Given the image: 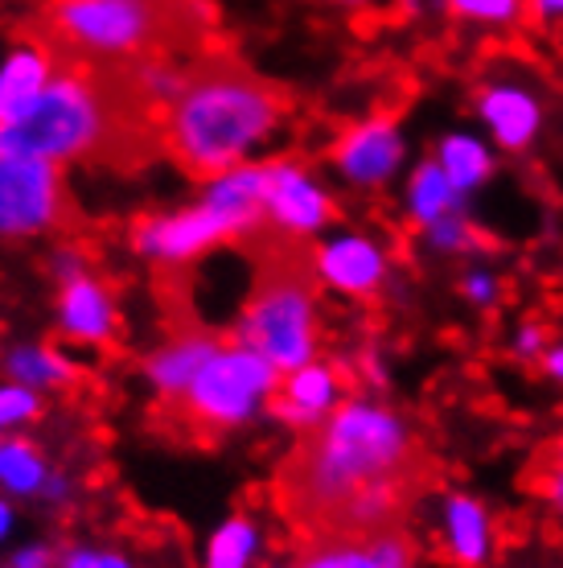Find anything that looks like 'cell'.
Wrapping results in <instances>:
<instances>
[{"mask_svg": "<svg viewBox=\"0 0 563 568\" xmlns=\"http://www.w3.org/2000/svg\"><path fill=\"white\" fill-rule=\"evenodd\" d=\"M58 329H62V338L86 342V346L112 342L115 338L112 293L99 281H91V276H79V281L62 284V297H58Z\"/></svg>", "mask_w": 563, "mask_h": 568, "instance_id": "cell-17", "label": "cell"}, {"mask_svg": "<svg viewBox=\"0 0 563 568\" xmlns=\"http://www.w3.org/2000/svg\"><path fill=\"white\" fill-rule=\"evenodd\" d=\"M543 495H547L551 511L563 519V469H547V483H543Z\"/></svg>", "mask_w": 563, "mask_h": 568, "instance_id": "cell-30", "label": "cell"}, {"mask_svg": "<svg viewBox=\"0 0 563 568\" xmlns=\"http://www.w3.org/2000/svg\"><path fill=\"white\" fill-rule=\"evenodd\" d=\"M329 156H334V170L350 185L375 190L391 182L403 165V132L391 115H370L341 132Z\"/></svg>", "mask_w": 563, "mask_h": 568, "instance_id": "cell-11", "label": "cell"}, {"mask_svg": "<svg viewBox=\"0 0 563 568\" xmlns=\"http://www.w3.org/2000/svg\"><path fill=\"white\" fill-rule=\"evenodd\" d=\"M313 268H317V281L329 284L341 297L375 301L391 276V260H387V247L379 240L358 235V231H341L334 240H325L321 247H313Z\"/></svg>", "mask_w": 563, "mask_h": 568, "instance_id": "cell-10", "label": "cell"}, {"mask_svg": "<svg viewBox=\"0 0 563 568\" xmlns=\"http://www.w3.org/2000/svg\"><path fill=\"white\" fill-rule=\"evenodd\" d=\"M461 199H465V194L449 182V173L440 170L437 156L416 165V173H411V182H408V214L420 231H428L432 223L461 211Z\"/></svg>", "mask_w": 563, "mask_h": 568, "instance_id": "cell-19", "label": "cell"}, {"mask_svg": "<svg viewBox=\"0 0 563 568\" xmlns=\"http://www.w3.org/2000/svg\"><path fill=\"white\" fill-rule=\"evenodd\" d=\"M58 54L45 38H29L25 45H17L13 54L0 62V120H13L38 100L45 83L54 79Z\"/></svg>", "mask_w": 563, "mask_h": 568, "instance_id": "cell-18", "label": "cell"}, {"mask_svg": "<svg viewBox=\"0 0 563 568\" xmlns=\"http://www.w3.org/2000/svg\"><path fill=\"white\" fill-rule=\"evenodd\" d=\"M437 161L461 194L478 190V185L493 173V153L485 149V141L469 136V132H449L437 149Z\"/></svg>", "mask_w": 563, "mask_h": 568, "instance_id": "cell-21", "label": "cell"}, {"mask_svg": "<svg viewBox=\"0 0 563 568\" xmlns=\"http://www.w3.org/2000/svg\"><path fill=\"white\" fill-rule=\"evenodd\" d=\"M334 223V199L293 156L268 161V227L288 240H309Z\"/></svg>", "mask_w": 563, "mask_h": 568, "instance_id": "cell-9", "label": "cell"}, {"mask_svg": "<svg viewBox=\"0 0 563 568\" xmlns=\"http://www.w3.org/2000/svg\"><path fill=\"white\" fill-rule=\"evenodd\" d=\"M423 235H428V243H432L437 252H449V256H461V252H478V247H485V240L469 227V219L461 211L449 214V219H440V223H432Z\"/></svg>", "mask_w": 563, "mask_h": 568, "instance_id": "cell-26", "label": "cell"}, {"mask_svg": "<svg viewBox=\"0 0 563 568\" xmlns=\"http://www.w3.org/2000/svg\"><path fill=\"white\" fill-rule=\"evenodd\" d=\"M255 552H259V527H255V519L252 515H231L226 524L214 527L202 565L206 568H252Z\"/></svg>", "mask_w": 563, "mask_h": 568, "instance_id": "cell-22", "label": "cell"}, {"mask_svg": "<svg viewBox=\"0 0 563 568\" xmlns=\"http://www.w3.org/2000/svg\"><path fill=\"white\" fill-rule=\"evenodd\" d=\"M218 243H235V231L206 202H197L182 214H149V219H136V227H132V247L170 268L194 264Z\"/></svg>", "mask_w": 563, "mask_h": 568, "instance_id": "cell-8", "label": "cell"}, {"mask_svg": "<svg viewBox=\"0 0 563 568\" xmlns=\"http://www.w3.org/2000/svg\"><path fill=\"white\" fill-rule=\"evenodd\" d=\"M218 346H223V338H214L211 329L197 326L194 317H190L161 351H153V355L144 358V379L153 384L156 404H170V399L182 396L185 387H190V379L202 371V363H206Z\"/></svg>", "mask_w": 563, "mask_h": 568, "instance_id": "cell-15", "label": "cell"}, {"mask_svg": "<svg viewBox=\"0 0 563 568\" xmlns=\"http://www.w3.org/2000/svg\"><path fill=\"white\" fill-rule=\"evenodd\" d=\"M4 371H9V379L25 387H71L79 384V367H74L71 358H62L54 346H13L9 355H4Z\"/></svg>", "mask_w": 563, "mask_h": 568, "instance_id": "cell-20", "label": "cell"}, {"mask_svg": "<svg viewBox=\"0 0 563 568\" xmlns=\"http://www.w3.org/2000/svg\"><path fill=\"white\" fill-rule=\"evenodd\" d=\"M54 54V79L42 95L0 120V153L115 173L153 165L165 153V108L144 91L136 62Z\"/></svg>", "mask_w": 563, "mask_h": 568, "instance_id": "cell-2", "label": "cell"}, {"mask_svg": "<svg viewBox=\"0 0 563 568\" xmlns=\"http://www.w3.org/2000/svg\"><path fill=\"white\" fill-rule=\"evenodd\" d=\"M83 214L62 165L45 156L0 153V240H38V235H74Z\"/></svg>", "mask_w": 563, "mask_h": 568, "instance_id": "cell-7", "label": "cell"}, {"mask_svg": "<svg viewBox=\"0 0 563 568\" xmlns=\"http://www.w3.org/2000/svg\"><path fill=\"white\" fill-rule=\"evenodd\" d=\"M50 478L42 454L29 440H0V486L13 495H38Z\"/></svg>", "mask_w": 563, "mask_h": 568, "instance_id": "cell-23", "label": "cell"}, {"mask_svg": "<svg viewBox=\"0 0 563 568\" xmlns=\"http://www.w3.org/2000/svg\"><path fill=\"white\" fill-rule=\"evenodd\" d=\"M54 272L62 276V284H71V281H79V276H86L83 252H79V247H62V252L54 256Z\"/></svg>", "mask_w": 563, "mask_h": 568, "instance_id": "cell-28", "label": "cell"}, {"mask_svg": "<svg viewBox=\"0 0 563 568\" xmlns=\"http://www.w3.org/2000/svg\"><path fill=\"white\" fill-rule=\"evenodd\" d=\"M99 568H132L124 560V556H103V560H99Z\"/></svg>", "mask_w": 563, "mask_h": 568, "instance_id": "cell-36", "label": "cell"}, {"mask_svg": "<svg viewBox=\"0 0 563 568\" xmlns=\"http://www.w3.org/2000/svg\"><path fill=\"white\" fill-rule=\"evenodd\" d=\"M346 399V375L334 363L313 358L305 367L280 375V384L268 399V413L288 425L293 433H309Z\"/></svg>", "mask_w": 563, "mask_h": 568, "instance_id": "cell-12", "label": "cell"}, {"mask_svg": "<svg viewBox=\"0 0 563 568\" xmlns=\"http://www.w3.org/2000/svg\"><path fill=\"white\" fill-rule=\"evenodd\" d=\"M444 4L457 21L469 26H510L526 9V0H444Z\"/></svg>", "mask_w": 563, "mask_h": 568, "instance_id": "cell-24", "label": "cell"}, {"mask_svg": "<svg viewBox=\"0 0 563 568\" xmlns=\"http://www.w3.org/2000/svg\"><path fill=\"white\" fill-rule=\"evenodd\" d=\"M478 115L485 132L502 144L506 153H522L531 149L543 129V103L535 91H526L519 83H490L478 91Z\"/></svg>", "mask_w": 563, "mask_h": 568, "instance_id": "cell-14", "label": "cell"}, {"mask_svg": "<svg viewBox=\"0 0 563 568\" xmlns=\"http://www.w3.org/2000/svg\"><path fill=\"white\" fill-rule=\"evenodd\" d=\"M288 108L284 87L252 71L235 50L211 45L190 58L182 91L165 108V156L190 178L214 182L268 141Z\"/></svg>", "mask_w": 563, "mask_h": 568, "instance_id": "cell-3", "label": "cell"}, {"mask_svg": "<svg viewBox=\"0 0 563 568\" xmlns=\"http://www.w3.org/2000/svg\"><path fill=\"white\" fill-rule=\"evenodd\" d=\"M420 548L408 527L379 536H325L300 544L296 568H416Z\"/></svg>", "mask_w": 563, "mask_h": 568, "instance_id": "cell-13", "label": "cell"}, {"mask_svg": "<svg viewBox=\"0 0 563 568\" xmlns=\"http://www.w3.org/2000/svg\"><path fill=\"white\" fill-rule=\"evenodd\" d=\"M539 363H543V371H547L555 384H563V342H560V346H547Z\"/></svg>", "mask_w": 563, "mask_h": 568, "instance_id": "cell-32", "label": "cell"}, {"mask_svg": "<svg viewBox=\"0 0 563 568\" xmlns=\"http://www.w3.org/2000/svg\"><path fill=\"white\" fill-rule=\"evenodd\" d=\"M42 392L38 387H25L9 379V384H0V428H17V425H29V420H38L42 416Z\"/></svg>", "mask_w": 563, "mask_h": 568, "instance_id": "cell-25", "label": "cell"}, {"mask_svg": "<svg viewBox=\"0 0 563 568\" xmlns=\"http://www.w3.org/2000/svg\"><path fill=\"white\" fill-rule=\"evenodd\" d=\"M9 527H13V511H9V503H0V540L9 536Z\"/></svg>", "mask_w": 563, "mask_h": 568, "instance_id": "cell-35", "label": "cell"}, {"mask_svg": "<svg viewBox=\"0 0 563 568\" xmlns=\"http://www.w3.org/2000/svg\"><path fill=\"white\" fill-rule=\"evenodd\" d=\"M276 384H280V371L259 351L243 346V342H223L190 379V387L177 399H170L165 408L173 413L182 433L218 440L231 428L247 425L272 399Z\"/></svg>", "mask_w": 563, "mask_h": 568, "instance_id": "cell-6", "label": "cell"}, {"mask_svg": "<svg viewBox=\"0 0 563 568\" xmlns=\"http://www.w3.org/2000/svg\"><path fill=\"white\" fill-rule=\"evenodd\" d=\"M99 560H103V556H99V552H86V548H74V552H66V560H62V568H99Z\"/></svg>", "mask_w": 563, "mask_h": 568, "instance_id": "cell-34", "label": "cell"}, {"mask_svg": "<svg viewBox=\"0 0 563 568\" xmlns=\"http://www.w3.org/2000/svg\"><path fill=\"white\" fill-rule=\"evenodd\" d=\"M243 247L255 272L235 322V342L259 351L280 375H288L313 363L321 342V281L313 252L272 227L255 231Z\"/></svg>", "mask_w": 563, "mask_h": 568, "instance_id": "cell-5", "label": "cell"}, {"mask_svg": "<svg viewBox=\"0 0 563 568\" xmlns=\"http://www.w3.org/2000/svg\"><path fill=\"white\" fill-rule=\"evenodd\" d=\"M531 13L543 17V21H563V0H526Z\"/></svg>", "mask_w": 563, "mask_h": 568, "instance_id": "cell-33", "label": "cell"}, {"mask_svg": "<svg viewBox=\"0 0 563 568\" xmlns=\"http://www.w3.org/2000/svg\"><path fill=\"white\" fill-rule=\"evenodd\" d=\"M555 469H563V440L555 445Z\"/></svg>", "mask_w": 563, "mask_h": 568, "instance_id": "cell-37", "label": "cell"}, {"mask_svg": "<svg viewBox=\"0 0 563 568\" xmlns=\"http://www.w3.org/2000/svg\"><path fill=\"white\" fill-rule=\"evenodd\" d=\"M341 4H367V0H341Z\"/></svg>", "mask_w": 563, "mask_h": 568, "instance_id": "cell-38", "label": "cell"}, {"mask_svg": "<svg viewBox=\"0 0 563 568\" xmlns=\"http://www.w3.org/2000/svg\"><path fill=\"white\" fill-rule=\"evenodd\" d=\"M432 486V454L408 416L367 396L341 399L309 433H296L272 478L276 511L300 544L379 536L408 527Z\"/></svg>", "mask_w": 563, "mask_h": 568, "instance_id": "cell-1", "label": "cell"}, {"mask_svg": "<svg viewBox=\"0 0 563 568\" xmlns=\"http://www.w3.org/2000/svg\"><path fill=\"white\" fill-rule=\"evenodd\" d=\"M440 544L457 568H485L493 556L490 511L473 495H449L440 511Z\"/></svg>", "mask_w": 563, "mask_h": 568, "instance_id": "cell-16", "label": "cell"}, {"mask_svg": "<svg viewBox=\"0 0 563 568\" xmlns=\"http://www.w3.org/2000/svg\"><path fill=\"white\" fill-rule=\"evenodd\" d=\"M514 351H519L522 358H543V351H547V342H543V329H539V326H522L519 334H514Z\"/></svg>", "mask_w": 563, "mask_h": 568, "instance_id": "cell-29", "label": "cell"}, {"mask_svg": "<svg viewBox=\"0 0 563 568\" xmlns=\"http://www.w3.org/2000/svg\"><path fill=\"white\" fill-rule=\"evenodd\" d=\"M33 33L62 54L103 62H190L214 45L206 0H42Z\"/></svg>", "mask_w": 563, "mask_h": 568, "instance_id": "cell-4", "label": "cell"}, {"mask_svg": "<svg viewBox=\"0 0 563 568\" xmlns=\"http://www.w3.org/2000/svg\"><path fill=\"white\" fill-rule=\"evenodd\" d=\"M13 568H50V552L45 548H21L13 556Z\"/></svg>", "mask_w": 563, "mask_h": 568, "instance_id": "cell-31", "label": "cell"}, {"mask_svg": "<svg viewBox=\"0 0 563 568\" xmlns=\"http://www.w3.org/2000/svg\"><path fill=\"white\" fill-rule=\"evenodd\" d=\"M461 293H465L469 301H473V305H481V310H485V305H493V301H498V281H493V272H469L465 281H461Z\"/></svg>", "mask_w": 563, "mask_h": 568, "instance_id": "cell-27", "label": "cell"}]
</instances>
